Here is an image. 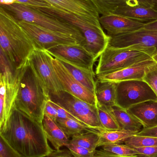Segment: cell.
I'll return each instance as SVG.
<instances>
[{
    "label": "cell",
    "instance_id": "obj_24",
    "mask_svg": "<svg viewBox=\"0 0 157 157\" xmlns=\"http://www.w3.org/2000/svg\"><path fill=\"white\" fill-rule=\"evenodd\" d=\"M100 14L112 13L119 7L143 6H152L151 0H91Z\"/></svg>",
    "mask_w": 157,
    "mask_h": 157
},
{
    "label": "cell",
    "instance_id": "obj_21",
    "mask_svg": "<svg viewBox=\"0 0 157 157\" xmlns=\"http://www.w3.org/2000/svg\"><path fill=\"white\" fill-rule=\"evenodd\" d=\"M42 126L47 139L55 150H59L70 142L69 138L57 122L45 114L42 121Z\"/></svg>",
    "mask_w": 157,
    "mask_h": 157
},
{
    "label": "cell",
    "instance_id": "obj_33",
    "mask_svg": "<svg viewBox=\"0 0 157 157\" xmlns=\"http://www.w3.org/2000/svg\"><path fill=\"white\" fill-rule=\"evenodd\" d=\"M0 157H22L0 135Z\"/></svg>",
    "mask_w": 157,
    "mask_h": 157
},
{
    "label": "cell",
    "instance_id": "obj_19",
    "mask_svg": "<svg viewBox=\"0 0 157 157\" xmlns=\"http://www.w3.org/2000/svg\"><path fill=\"white\" fill-rule=\"evenodd\" d=\"M143 23L157 20V11L152 6H123L116 8L112 13Z\"/></svg>",
    "mask_w": 157,
    "mask_h": 157
},
{
    "label": "cell",
    "instance_id": "obj_37",
    "mask_svg": "<svg viewBox=\"0 0 157 157\" xmlns=\"http://www.w3.org/2000/svg\"><path fill=\"white\" fill-rule=\"evenodd\" d=\"M44 114L47 115L54 121L56 122L58 117L57 110L52 103L50 99L48 101L45 106Z\"/></svg>",
    "mask_w": 157,
    "mask_h": 157
},
{
    "label": "cell",
    "instance_id": "obj_30",
    "mask_svg": "<svg viewBox=\"0 0 157 157\" xmlns=\"http://www.w3.org/2000/svg\"><path fill=\"white\" fill-rule=\"evenodd\" d=\"M103 150L123 156H139V153L134 147L125 144L109 145L102 147Z\"/></svg>",
    "mask_w": 157,
    "mask_h": 157
},
{
    "label": "cell",
    "instance_id": "obj_22",
    "mask_svg": "<svg viewBox=\"0 0 157 157\" xmlns=\"http://www.w3.org/2000/svg\"><path fill=\"white\" fill-rule=\"evenodd\" d=\"M57 59L68 69L77 80L95 95L96 80V74L94 71L76 65L65 60Z\"/></svg>",
    "mask_w": 157,
    "mask_h": 157
},
{
    "label": "cell",
    "instance_id": "obj_1",
    "mask_svg": "<svg viewBox=\"0 0 157 157\" xmlns=\"http://www.w3.org/2000/svg\"><path fill=\"white\" fill-rule=\"evenodd\" d=\"M0 135L22 157H44L53 150L48 144L42 124L15 108Z\"/></svg>",
    "mask_w": 157,
    "mask_h": 157
},
{
    "label": "cell",
    "instance_id": "obj_13",
    "mask_svg": "<svg viewBox=\"0 0 157 157\" xmlns=\"http://www.w3.org/2000/svg\"><path fill=\"white\" fill-rule=\"evenodd\" d=\"M52 63L55 74L64 90L86 102L97 105L96 95L77 80L59 60L53 57Z\"/></svg>",
    "mask_w": 157,
    "mask_h": 157
},
{
    "label": "cell",
    "instance_id": "obj_9",
    "mask_svg": "<svg viewBox=\"0 0 157 157\" xmlns=\"http://www.w3.org/2000/svg\"><path fill=\"white\" fill-rule=\"evenodd\" d=\"M18 90V70L0 74V133L4 131L13 110Z\"/></svg>",
    "mask_w": 157,
    "mask_h": 157
},
{
    "label": "cell",
    "instance_id": "obj_2",
    "mask_svg": "<svg viewBox=\"0 0 157 157\" xmlns=\"http://www.w3.org/2000/svg\"><path fill=\"white\" fill-rule=\"evenodd\" d=\"M18 78L16 109L42 124L45 106L50 99L48 88L29 60L18 70Z\"/></svg>",
    "mask_w": 157,
    "mask_h": 157
},
{
    "label": "cell",
    "instance_id": "obj_14",
    "mask_svg": "<svg viewBox=\"0 0 157 157\" xmlns=\"http://www.w3.org/2000/svg\"><path fill=\"white\" fill-rule=\"evenodd\" d=\"M108 46L116 48H156L157 31L141 29L117 36H109Z\"/></svg>",
    "mask_w": 157,
    "mask_h": 157
},
{
    "label": "cell",
    "instance_id": "obj_15",
    "mask_svg": "<svg viewBox=\"0 0 157 157\" xmlns=\"http://www.w3.org/2000/svg\"><path fill=\"white\" fill-rule=\"evenodd\" d=\"M53 8L71 13L87 22L97 26L100 22V14L91 0H43Z\"/></svg>",
    "mask_w": 157,
    "mask_h": 157
},
{
    "label": "cell",
    "instance_id": "obj_10",
    "mask_svg": "<svg viewBox=\"0 0 157 157\" xmlns=\"http://www.w3.org/2000/svg\"><path fill=\"white\" fill-rule=\"evenodd\" d=\"M18 21L31 38L36 48L47 50L62 44H80L77 40L66 34L53 31L33 23Z\"/></svg>",
    "mask_w": 157,
    "mask_h": 157
},
{
    "label": "cell",
    "instance_id": "obj_26",
    "mask_svg": "<svg viewBox=\"0 0 157 157\" xmlns=\"http://www.w3.org/2000/svg\"><path fill=\"white\" fill-rule=\"evenodd\" d=\"M99 140L100 137L97 134L90 131H86L73 136L69 143L95 152L98 147Z\"/></svg>",
    "mask_w": 157,
    "mask_h": 157
},
{
    "label": "cell",
    "instance_id": "obj_39",
    "mask_svg": "<svg viewBox=\"0 0 157 157\" xmlns=\"http://www.w3.org/2000/svg\"><path fill=\"white\" fill-rule=\"evenodd\" d=\"M137 135L157 137V126L152 128L143 129L137 133Z\"/></svg>",
    "mask_w": 157,
    "mask_h": 157
},
{
    "label": "cell",
    "instance_id": "obj_28",
    "mask_svg": "<svg viewBox=\"0 0 157 157\" xmlns=\"http://www.w3.org/2000/svg\"><path fill=\"white\" fill-rule=\"evenodd\" d=\"M56 122L68 138L86 132L87 125L72 119H57Z\"/></svg>",
    "mask_w": 157,
    "mask_h": 157
},
{
    "label": "cell",
    "instance_id": "obj_38",
    "mask_svg": "<svg viewBox=\"0 0 157 157\" xmlns=\"http://www.w3.org/2000/svg\"><path fill=\"white\" fill-rule=\"evenodd\" d=\"M44 157H75L69 149L53 150L49 155Z\"/></svg>",
    "mask_w": 157,
    "mask_h": 157
},
{
    "label": "cell",
    "instance_id": "obj_11",
    "mask_svg": "<svg viewBox=\"0 0 157 157\" xmlns=\"http://www.w3.org/2000/svg\"><path fill=\"white\" fill-rule=\"evenodd\" d=\"M53 57L47 51L36 48L29 59L37 74L48 88L49 95L64 90L54 71Z\"/></svg>",
    "mask_w": 157,
    "mask_h": 157
},
{
    "label": "cell",
    "instance_id": "obj_4",
    "mask_svg": "<svg viewBox=\"0 0 157 157\" xmlns=\"http://www.w3.org/2000/svg\"><path fill=\"white\" fill-rule=\"evenodd\" d=\"M19 21L33 23L53 31L74 38L84 46L85 38L78 28L72 24L42 11L18 3L0 5Z\"/></svg>",
    "mask_w": 157,
    "mask_h": 157
},
{
    "label": "cell",
    "instance_id": "obj_34",
    "mask_svg": "<svg viewBox=\"0 0 157 157\" xmlns=\"http://www.w3.org/2000/svg\"><path fill=\"white\" fill-rule=\"evenodd\" d=\"M65 147H66L71 151L75 157H94L95 153L89 151L84 147L69 143L66 144Z\"/></svg>",
    "mask_w": 157,
    "mask_h": 157
},
{
    "label": "cell",
    "instance_id": "obj_8",
    "mask_svg": "<svg viewBox=\"0 0 157 157\" xmlns=\"http://www.w3.org/2000/svg\"><path fill=\"white\" fill-rule=\"evenodd\" d=\"M117 106L125 109L157 97L149 85L143 80H130L116 83Z\"/></svg>",
    "mask_w": 157,
    "mask_h": 157
},
{
    "label": "cell",
    "instance_id": "obj_40",
    "mask_svg": "<svg viewBox=\"0 0 157 157\" xmlns=\"http://www.w3.org/2000/svg\"><path fill=\"white\" fill-rule=\"evenodd\" d=\"M94 157H140L138 156H123L119 155L110 152L105 151L103 149L99 150H96L94 154Z\"/></svg>",
    "mask_w": 157,
    "mask_h": 157
},
{
    "label": "cell",
    "instance_id": "obj_16",
    "mask_svg": "<svg viewBox=\"0 0 157 157\" xmlns=\"http://www.w3.org/2000/svg\"><path fill=\"white\" fill-rule=\"evenodd\" d=\"M100 22L109 36H117L143 28L146 23L115 14L102 15Z\"/></svg>",
    "mask_w": 157,
    "mask_h": 157
},
{
    "label": "cell",
    "instance_id": "obj_27",
    "mask_svg": "<svg viewBox=\"0 0 157 157\" xmlns=\"http://www.w3.org/2000/svg\"><path fill=\"white\" fill-rule=\"evenodd\" d=\"M99 117L103 129L109 131L120 130L111 108L97 103Z\"/></svg>",
    "mask_w": 157,
    "mask_h": 157
},
{
    "label": "cell",
    "instance_id": "obj_7",
    "mask_svg": "<svg viewBox=\"0 0 157 157\" xmlns=\"http://www.w3.org/2000/svg\"><path fill=\"white\" fill-rule=\"evenodd\" d=\"M49 95L50 100L64 108L80 122L88 127L103 128L97 105L86 102L65 90Z\"/></svg>",
    "mask_w": 157,
    "mask_h": 157
},
{
    "label": "cell",
    "instance_id": "obj_25",
    "mask_svg": "<svg viewBox=\"0 0 157 157\" xmlns=\"http://www.w3.org/2000/svg\"><path fill=\"white\" fill-rule=\"evenodd\" d=\"M111 110L120 130L137 133L142 130L143 125L128 110L120 108L118 106L112 107Z\"/></svg>",
    "mask_w": 157,
    "mask_h": 157
},
{
    "label": "cell",
    "instance_id": "obj_17",
    "mask_svg": "<svg viewBox=\"0 0 157 157\" xmlns=\"http://www.w3.org/2000/svg\"><path fill=\"white\" fill-rule=\"evenodd\" d=\"M153 59L138 63L117 71L96 75L98 80L117 82L130 80H143L147 68L155 62Z\"/></svg>",
    "mask_w": 157,
    "mask_h": 157
},
{
    "label": "cell",
    "instance_id": "obj_18",
    "mask_svg": "<svg viewBox=\"0 0 157 157\" xmlns=\"http://www.w3.org/2000/svg\"><path fill=\"white\" fill-rule=\"evenodd\" d=\"M127 110L139 120L143 129L157 126V100L145 101Z\"/></svg>",
    "mask_w": 157,
    "mask_h": 157
},
{
    "label": "cell",
    "instance_id": "obj_32",
    "mask_svg": "<svg viewBox=\"0 0 157 157\" xmlns=\"http://www.w3.org/2000/svg\"><path fill=\"white\" fill-rule=\"evenodd\" d=\"M143 80L146 82L157 97V63L155 62L147 68Z\"/></svg>",
    "mask_w": 157,
    "mask_h": 157
},
{
    "label": "cell",
    "instance_id": "obj_36",
    "mask_svg": "<svg viewBox=\"0 0 157 157\" xmlns=\"http://www.w3.org/2000/svg\"><path fill=\"white\" fill-rule=\"evenodd\" d=\"M52 103L53 105L57 112V119H72L78 121L75 117H74L69 112L67 111L64 108L55 103L51 100ZM80 122V121H79Z\"/></svg>",
    "mask_w": 157,
    "mask_h": 157
},
{
    "label": "cell",
    "instance_id": "obj_3",
    "mask_svg": "<svg viewBox=\"0 0 157 157\" xmlns=\"http://www.w3.org/2000/svg\"><path fill=\"white\" fill-rule=\"evenodd\" d=\"M0 46L1 51L16 70L27 63L36 48L18 20L1 6Z\"/></svg>",
    "mask_w": 157,
    "mask_h": 157
},
{
    "label": "cell",
    "instance_id": "obj_23",
    "mask_svg": "<svg viewBox=\"0 0 157 157\" xmlns=\"http://www.w3.org/2000/svg\"><path fill=\"white\" fill-rule=\"evenodd\" d=\"M95 95L100 105L108 108L117 106L116 83L96 79Z\"/></svg>",
    "mask_w": 157,
    "mask_h": 157
},
{
    "label": "cell",
    "instance_id": "obj_6",
    "mask_svg": "<svg viewBox=\"0 0 157 157\" xmlns=\"http://www.w3.org/2000/svg\"><path fill=\"white\" fill-rule=\"evenodd\" d=\"M156 48H116L108 46L99 57L96 75L117 71L152 59Z\"/></svg>",
    "mask_w": 157,
    "mask_h": 157
},
{
    "label": "cell",
    "instance_id": "obj_43",
    "mask_svg": "<svg viewBox=\"0 0 157 157\" xmlns=\"http://www.w3.org/2000/svg\"><path fill=\"white\" fill-rule=\"evenodd\" d=\"M152 59H153L157 63V51L154 54V55H153Z\"/></svg>",
    "mask_w": 157,
    "mask_h": 157
},
{
    "label": "cell",
    "instance_id": "obj_41",
    "mask_svg": "<svg viewBox=\"0 0 157 157\" xmlns=\"http://www.w3.org/2000/svg\"><path fill=\"white\" fill-rule=\"evenodd\" d=\"M142 29L157 31V20L148 23H146Z\"/></svg>",
    "mask_w": 157,
    "mask_h": 157
},
{
    "label": "cell",
    "instance_id": "obj_12",
    "mask_svg": "<svg viewBox=\"0 0 157 157\" xmlns=\"http://www.w3.org/2000/svg\"><path fill=\"white\" fill-rule=\"evenodd\" d=\"M46 51L56 59L65 60L94 71L93 67L96 60L94 55L81 44H62Z\"/></svg>",
    "mask_w": 157,
    "mask_h": 157
},
{
    "label": "cell",
    "instance_id": "obj_29",
    "mask_svg": "<svg viewBox=\"0 0 157 157\" xmlns=\"http://www.w3.org/2000/svg\"><path fill=\"white\" fill-rule=\"evenodd\" d=\"M125 144L133 147H157V137L134 136L126 140Z\"/></svg>",
    "mask_w": 157,
    "mask_h": 157
},
{
    "label": "cell",
    "instance_id": "obj_31",
    "mask_svg": "<svg viewBox=\"0 0 157 157\" xmlns=\"http://www.w3.org/2000/svg\"><path fill=\"white\" fill-rule=\"evenodd\" d=\"M14 3L20 4L36 9L53 7L43 0H0V5H8Z\"/></svg>",
    "mask_w": 157,
    "mask_h": 157
},
{
    "label": "cell",
    "instance_id": "obj_35",
    "mask_svg": "<svg viewBox=\"0 0 157 157\" xmlns=\"http://www.w3.org/2000/svg\"><path fill=\"white\" fill-rule=\"evenodd\" d=\"M140 157H157V147H134Z\"/></svg>",
    "mask_w": 157,
    "mask_h": 157
},
{
    "label": "cell",
    "instance_id": "obj_20",
    "mask_svg": "<svg viewBox=\"0 0 157 157\" xmlns=\"http://www.w3.org/2000/svg\"><path fill=\"white\" fill-rule=\"evenodd\" d=\"M86 131H90L99 136L98 147L109 145L120 144L137 134V133L127 132L123 130L109 131L102 128L87 127Z\"/></svg>",
    "mask_w": 157,
    "mask_h": 157
},
{
    "label": "cell",
    "instance_id": "obj_5",
    "mask_svg": "<svg viewBox=\"0 0 157 157\" xmlns=\"http://www.w3.org/2000/svg\"><path fill=\"white\" fill-rule=\"evenodd\" d=\"M39 10L65 20L78 28L85 38L84 47L94 55L96 60L108 46L110 36L105 33L101 26L90 24L75 15L56 8Z\"/></svg>",
    "mask_w": 157,
    "mask_h": 157
},
{
    "label": "cell",
    "instance_id": "obj_42",
    "mask_svg": "<svg viewBox=\"0 0 157 157\" xmlns=\"http://www.w3.org/2000/svg\"><path fill=\"white\" fill-rule=\"evenodd\" d=\"M151 2L152 7L157 11V0H151Z\"/></svg>",
    "mask_w": 157,
    "mask_h": 157
}]
</instances>
